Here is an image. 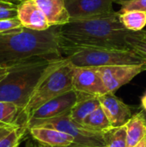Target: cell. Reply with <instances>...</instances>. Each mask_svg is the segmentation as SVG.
<instances>
[{
  "instance_id": "obj_1",
  "label": "cell",
  "mask_w": 146,
  "mask_h": 147,
  "mask_svg": "<svg viewBox=\"0 0 146 147\" xmlns=\"http://www.w3.org/2000/svg\"><path fill=\"white\" fill-rule=\"evenodd\" d=\"M130 33L120 22L117 11L107 16L70 21L60 26L61 47L130 49L126 41V36Z\"/></svg>"
},
{
  "instance_id": "obj_2",
  "label": "cell",
  "mask_w": 146,
  "mask_h": 147,
  "mask_svg": "<svg viewBox=\"0 0 146 147\" xmlns=\"http://www.w3.org/2000/svg\"><path fill=\"white\" fill-rule=\"evenodd\" d=\"M37 57H63L60 26L42 31L22 27L0 34V65H9Z\"/></svg>"
},
{
  "instance_id": "obj_3",
  "label": "cell",
  "mask_w": 146,
  "mask_h": 147,
  "mask_svg": "<svg viewBox=\"0 0 146 147\" xmlns=\"http://www.w3.org/2000/svg\"><path fill=\"white\" fill-rule=\"evenodd\" d=\"M53 59L37 57L9 65V71L0 82V102H14L22 113Z\"/></svg>"
},
{
  "instance_id": "obj_4",
  "label": "cell",
  "mask_w": 146,
  "mask_h": 147,
  "mask_svg": "<svg viewBox=\"0 0 146 147\" xmlns=\"http://www.w3.org/2000/svg\"><path fill=\"white\" fill-rule=\"evenodd\" d=\"M73 71L74 66L66 58L59 57L52 59L21 115L24 126L28 116L35 109L48 101L73 90Z\"/></svg>"
},
{
  "instance_id": "obj_5",
  "label": "cell",
  "mask_w": 146,
  "mask_h": 147,
  "mask_svg": "<svg viewBox=\"0 0 146 147\" xmlns=\"http://www.w3.org/2000/svg\"><path fill=\"white\" fill-rule=\"evenodd\" d=\"M61 53L75 67L146 64L145 60L132 49L62 46Z\"/></svg>"
},
{
  "instance_id": "obj_6",
  "label": "cell",
  "mask_w": 146,
  "mask_h": 147,
  "mask_svg": "<svg viewBox=\"0 0 146 147\" xmlns=\"http://www.w3.org/2000/svg\"><path fill=\"white\" fill-rule=\"evenodd\" d=\"M28 130L31 127H47L64 132L75 140L73 147H105L104 134L89 130L83 126L74 121L69 114L45 119L32 120L26 123Z\"/></svg>"
},
{
  "instance_id": "obj_7",
  "label": "cell",
  "mask_w": 146,
  "mask_h": 147,
  "mask_svg": "<svg viewBox=\"0 0 146 147\" xmlns=\"http://www.w3.org/2000/svg\"><path fill=\"white\" fill-rule=\"evenodd\" d=\"M93 68L100 75L108 93H114L115 90L127 84L136 76L146 71V64L109 65Z\"/></svg>"
},
{
  "instance_id": "obj_8",
  "label": "cell",
  "mask_w": 146,
  "mask_h": 147,
  "mask_svg": "<svg viewBox=\"0 0 146 147\" xmlns=\"http://www.w3.org/2000/svg\"><path fill=\"white\" fill-rule=\"evenodd\" d=\"M71 20L107 16L116 13L114 0H65Z\"/></svg>"
},
{
  "instance_id": "obj_9",
  "label": "cell",
  "mask_w": 146,
  "mask_h": 147,
  "mask_svg": "<svg viewBox=\"0 0 146 147\" xmlns=\"http://www.w3.org/2000/svg\"><path fill=\"white\" fill-rule=\"evenodd\" d=\"M73 90L80 95L99 97L108 93L106 87L93 67H75L72 77Z\"/></svg>"
},
{
  "instance_id": "obj_10",
  "label": "cell",
  "mask_w": 146,
  "mask_h": 147,
  "mask_svg": "<svg viewBox=\"0 0 146 147\" xmlns=\"http://www.w3.org/2000/svg\"><path fill=\"white\" fill-rule=\"evenodd\" d=\"M77 101L78 94L72 90L65 94L48 101L35 109L28 116L26 123L32 120H45L69 114Z\"/></svg>"
},
{
  "instance_id": "obj_11",
  "label": "cell",
  "mask_w": 146,
  "mask_h": 147,
  "mask_svg": "<svg viewBox=\"0 0 146 147\" xmlns=\"http://www.w3.org/2000/svg\"><path fill=\"white\" fill-rule=\"evenodd\" d=\"M101 107L107 115L113 128L125 126L132 118V109L114 93H106L98 97Z\"/></svg>"
},
{
  "instance_id": "obj_12",
  "label": "cell",
  "mask_w": 146,
  "mask_h": 147,
  "mask_svg": "<svg viewBox=\"0 0 146 147\" xmlns=\"http://www.w3.org/2000/svg\"><path fill=\"white\" fill-rule=\"evenodd\" d=\"M17 17L22 27L33 30H46L51 26L34 0H22L17 4Z\"/></svg>"
},
{
  "instance_id": "obj_13",
  "label": "cell",
  "mask_w": 146,
  "mask_h": 147,
  "mask_svg": "<svg viewBox=\"0 0 146 147\" xmlns=\"http://www.w3.org/2000/svg\"><path fill=\"white\" fill-rule=\"evenodd\" d=\"M30 135L36 141L50 147H73L75 140L72 136L47 127H31L28 129Z\"/></svg>"
},
{
  "instance_id": "obj_14",
  "label": "cell",
  "mask_w": 146,
  "mask_h": 147,
  "mask_svg": "<svg viewBox=\"0 0 146 147\" xmlns=\"http://www.w3.org/2000/svg\"><path fill=\"white\" fill-rule=\"evenodd\" d=\"M46 16L49 25L62 26L71 20L65 0H34Z\"/></svg>"
},
{
  "instance_id": "obj_15",
  "label": "cell",
  "mask_w": 146,
  "mask_h": 147,
  "mask_svg": "<svg viewBox=\"0 0 146 147\" xmlns=\"http://www.w3.org/2000/svg\"><path fill=\"white\" fill-rule=\"evenodd\" d=\"M127 147H135L146 137V118L142 110L132 116L126 124Z\"/></svg>"
},
{
  "instance_id": "obj_16",
  "label": "cell",
  "mask_w": 146,
  "mask_h": 147,
  "mask_svg": "<svg viewBox=\"0 0 146 147\" xmlns=\"http://www.w3.org/2000/svg\"><path fill=\"white\" fill-rule=\"evenodd\" d=\"M100 106L101 104L98 97L78 94V101L71 109L69 115L74 121L82 125L85 118Z\"/></svg>"
},
{
  "instance_id": "obj_17",
  "label": "cell",
  "mask_w": 146,
  "mask_h": 147,
  "mask_svg": "<svg viewBox=\"0 0 146 147\" xmlns=\"http://www.w3.org/2000/svg\"><path fill=\"white\" fill-rule=\"evenodd\" d=\"M119 14L120 22L129 31L139 32L145 29L146 26V12L132 9L119 12Z\"/></svg>"
},
{
  "instance_id": "obj_18",
  "label": "cell",
  "mask_w": 146,
  "mask_h": 147,
  "mask_svg": "<svg viewBox=\"0 0 146 147\" xmlns=\"http://www.w3.org/2000/svg\"><path fill=\"white\" fill-rule=\"evenodd\" d=\"M82 126L89 130L102 134H104L113 128L107 115L101 106L85 118Z\"/></svg>"
},
{
  "instance_id": "obj_19",
  "label": "cell",
  "mask_w": 146,
  "mask_h": 147,
  "mask_svg": "<svg viewBox=\"0 0 146 147\" xmlns=\"http://www.w3.org/2000/svg\"><path fill=\"white\" fill-rule=\"evenodd\" d=\"M21 109L11 102H0V125L14 126L17 125L21 119Z\"/></svg>"
},
{
  "instance_id": "obj_20",
  "label": "cell",
  "mask_w": 146,
  "mask_h": 147,
  "mask_svg": "<svg viewBox=\"0 0 146 147\" xmlns=\"http://www.w3.org/2000/svg\"><path fill=\"white\" fill-rule=\"evenodd\" d=\"M105 147H127V134L126 127L112 128L104 133Z\"/></svg>"
},
{
  "instance_id": "obj_21",
  "label": "cell",
  "mask_w": 146,
  "mask_h": 147,
  "mask_svg": "<svg viewBox=\"0 0 146 147\" xmlns=\"http://www.w3.org/2000/svg\"><path fill=\"white\" fill-rule=\"evenodd\" d=\"M27 130L28 128L22 124L17 126L0 140V147H13L17 143H20Z\"/></svg>"
},
{
  "instance_id": "obj_22",
  "label": "cell",
  "mask_w": 146,
  "mask_h": 147,
  "mask_svg": "<svg viewBox=\"0 0 146 147\" xmlns=\"http://www.w3.org/2000/svg\"><path fill=\"white\" fill-rule=\"evenodd\" d=\"M126 41L129 48L142 57L146 63V40L140 38L134 32H132L126 36Z\"/></svg>"
},
{
  "instance_id": "obj_23",
  "label": "cell",
  "mask_w": 146,
  "mask_h": 147,
  "mask_svg": "<svg viewBox=\"0 0 146 147\" xmlns=\"http://www.w3.org/2000/svg\"><path fill=\"white\" fill-rule=\"evenodd\" d=\"M17 16V4L0 0V21Z\"/></svg>"
},
{
  "instance_id": "obj_24",
  "label": "cell",
  "mask_w": 146,
  "mask_h": 147,
  "mask_svg": "<svg viewBox=\"0 0 146 147\" xmlns=\"http://www.w3.org/2000/svg\"><path fill=\"white\" fill-rule=\"evenodd\" d=\"M22 27V25L17 16L14 17V18L2 20V21H0V34L9 32L11 30H15V29L20 28Z\"/></svg>"
},
{
  "instance_id": "obj_25",
  "label": "cell",
  "mask_w": 146,
  "mask_h": 147,
  "mask_svg": "<svg viewBox=\"0 0 146 147\" xmlns=\"http://www.w3.org/2000/svg\"><path fill=\"white\" fill-rule=\"evenodd\" d=\"M132 9L142 10L146 12V0H133L131 2L125 3L121 4V9L119 10V12H123L126 10H132Z\"/></svg>"
},
{
  "instance_id": "obj_26",
  "label": "cell",
  "mask_w": 146,
  "mask_h": 147,
  "mask_svg": "<svg viewBox=\"0 0 146 147\" xmlns=\"http://www.w3.org/2000/svg\"><path fill=\"white\" fill-rule=\"evenodd\" d=\"M19 125H21V124H17V125H14V126H2V127H0V140L2 138H3L5 135H7L9 133H10L15 127H16Z\"/></svg>"
},
{
  "instance_id": "obj_27",
  "label": "cell",
  "mask_w": 146,
  "mask_h": 147,
  "mask_svg": "<svg viewBox=\"0 0 146 147\" xmlns=\"http://www.w3.org/2000/svg\"><path fill=\"white\" fill-rule=\"evenodd\" d=\"M9 71V65H0V82L5 78V77L8 75Z\"/></svg>"
},
{
  "instance_id": "obj_28",
  "label": "cell",
  "mask_w": 146,
  "mask_h": 147,
  "mask_svg": "<svg viewBox=\"0 0 146 147\" xmlns=\"http://www.w3.org/2000/svg\"><path fill=\"white\" fill-rule=\"evenodd\" d=\"M141 108H142L143 111L146 114V91L141 96Z\"/></svg>"
},
{
  "instance_id": "obj_29",
  "label": "cell",
  "mask_w": 146,
  "mask_h": 147,
  "mask_svg": "<svg viewBox=\"0 0 146 147\" xmlns=\"http://www.w3.org/2000/svg\"><path fill=\"white\" fill-rule=\"evenodd\" d=\"M138 36H139L140 38H143V39H145L146 40V28L145 29H144V30H142V31H139V32H134Z\"/></svg>"
},
{
  "instance_id": "obj_30",
  "label": "cell",
  "mask_w": 146,
  "mask_h": 147,
  "mask_svg": "<svg viewBox=\"0 0 146 147\" xmlns=\"http://www.w3.org/2000/svg\"><path fill=\"white\" fill-rule=\"evenodd\" d=\"M131 1H133V0H114V3H119V4H123L125 3H127V2H131Z\"/></svg>"
},
{
  "instance_id": "obj_31",
  "label": "cell",
  "mask_w": 146,
  "mask_h": 147,
  "mask_svg": "<svg viewBox=\"0 0 146 147\" xmlns=\"http://www.w3.org/2000/svg\"><path fill=\"white\" fill-rule=\"evenodd\" d=\"M135 147H146V137L138 145V146H136Z\"/></svg>"
},
{
  "instance_id": "obj_32",
  "label": "cell",
  "mask_w": 146,
  "mask_h": 147,
  "mask_svg": "<svg viewBox=\"0 0 146 147\" xmlns=\"http://www.w3.org/2000/svg\"><path fill=\"white\" fill-rule=\"evenodd\" d=\"M5 1H8V2H11V3H14L15 4H18L20 2H22V0H5Z\"/></svg>"
},
{
  "instance_id": "obj_33",
  "label": "cell",
  "mask_w": 146,
  "mask_h": 147,
  "mask_svg": "<svg viewBox=\"0 0 146 147\" xmlns=\"http://www.w3.org/2000/svg\"><path fill=\"white\" fill-rule=\"evenodd\" d=\"M32 147H50V146H47L42 145V144H40V143H39V142H38V144H37L36 146H32Z\"/></svg>"
},
{
  "instance_id": "obj_34",
  "label": "cell",
  "mask_w": 146,
  "mask_h": 147,
  "mask_svg": "<svg viewBox=\"0 0 146 147\" xmlns=\"http://www.w3.org/2000/svg\"><path fill=\"white\" fill-rule=\"evenodd\" d=\"M19 146H20V143H17L16 145H15L13 147H19Z\"/></svg>"
},
{
  "instance_id": "obj_35",
  "label": "cell",
  "mask_w": 146,
  "mask_h": 147,
  "mask_svg": "<svg viewBox=\"0 0 146 147\" xmlns=\"http://www.w3.org/2000/svg\"><path fill=\"white\" fill-rule=\"evenodd\" d=\"M145 118H146V114H145Z\"/></svg>"
},
{
  "instance_id": "obj_36",
  "label": "cell",
  "mask_w": 146,
  "mask_h": 147,
  "mask_svg": "<svg viewBox=\"0 0 146 147\" xmlns=\"http://www.w3.org/2000/svg\"><path fill=\"white\" fill-rule=\"evenodd\" d=\"M0 127H2V126H1V125H0Z\"/></svg>"
}]
</instances>
